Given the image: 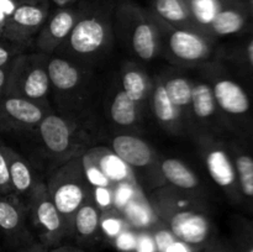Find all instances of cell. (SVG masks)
I'll return each instance as SVG.
<instances>
[{
	"instance_id": "14",
	"label": "cell",
	"mask_w": 253,
	"mask_h": 252,
	"mask_svg": "<svg viewBox=\"0 0 253 252\" xmlns=\"http://www.w3.org/2000/svg\"><path fill=\"white\" fill-rule=\"evenodd\" d=\"M49 82L59 90H71L79 83V72L73 64L62 58H53L49 61L48 67Z\"/></svg>"
},
{
	"instance_id": "10",
	"label": "cell",
	"mask_w": 253,
	"mask_h": 252,
	"mask_svg": "<svg viewBox=\"0 0 253 252\" xmlns=\"http://www.w3.org/2000/svg\"><path fill=\"white\" fill-rule=\"evenodd\" d=\"M247 12L239 2L227 1L215 16L210 27L219 36H230L242 31L246 26Z\"/></svg>"
},
{
	"instance_id": "13",
	"label": "cell",
	"mask_w": 253,
	"mask_h": 252,
	"mask_svg": "<svg viewBox=\"0 0 253 252\" xmlns=\"http://www.w3.org/2000/svg\"><path fill=\"white\" fill-rule=\"evenodd\" d=\"M46 19V9L35 2H20L6 19V24L20 29L39 27Z\"/></svg>"
},
{
	"instance_id": "4",
	"label": "cell",
	"mask_w": 253,
	"mask_h": 252,
	"mask_svg": "<svg viewBox=\"0 0 253 252\" xmlns=\"http://www.w3.org/2000/svg\"><path fill=\"white\" fill-rule=\"evenodd\" d=\"M106 30L103 22L96 17H85L76 22L69 34L72 48L81 54L98 51L105 42Z\"/></svg>"
},
{
	"instance_id": "18",
	"label": "cell",
	"mask_w": 253,
	"mask_h": 252,
	"mask_svg": "<svg viewBox=\"0 0 253 252\" xmlns=\"http://www.w3.org/2000/svg\"><path fill=\"white\" fill-rule=\"evenodd\" d=\"M193 111L200 119H209L215 114L217 108L212 86L207 83H199L193 86L192 101Z\"/></svg>"
},
{
	"instance_id": "35",
	"label": "cell",
	"mask_w": 253,
	"mask_h": 252,
	"mask_svg": "<svg viewBox=\"0 0 253 252\" xmlns=\"http://www.w3.org/2000/svg\"><path fill=\"white\" fill-rule=\"evenodd\" d=\"M131 195V190L128 189L127 187H120L119 188L118 193H116L115 195V202L118 203V204H124V203L127 202V199L130 198Z\"/></svg>"
},
{
	"instance_id": "19",
	"label": "cell",
	"mask_w": 253,
	"mask_h": 252,
	"mask_svg": "<svg viewBox=\"0 0 253 252\" xmlns=\"http://www.w3.org/2000/svg\"><path fill=\"white\" fill-rule=\"evenodd\" d=\"M111 119L120 126H130L137 119V103L124 90L119 91L110 108Z\"/></svg>"
},
{
	"instance_id": "39",
	"label": "cell",
	"mask_w": 253,
	"mask_h": 252,
	"mask_svg": "<svg viewBox=\"0 0 253 252\" xmlns=\"http://www.w3.org/2000/svg\"><path fill=\"white\" fill-rule=\"evenodd\" d=\"M245 54H246L247 63L253 69V37L247 42L246 48H245Z\"/></svg>"
},
{
	"instance_id": "6",
	"label": "cell",
	"mask_w": 253,
	"mask_h": 252,
	"mask_svg": "<svg viewBox=\"0 0 253 252\" xmlns=\"http://www.w3.org/2000/svg\"><path fill=\"white\" fill-rule=\"evenodd\" d=\"M113 150L121 161L131 167H145L152 160L150 146L136 136H116L113 140Z\"/></svg>"
},
{
	"instance_id": "32",
	"label": "cell",
	"mask_w": 253,
	"mask_h": 252,
	"mask_svg": "<svg viewBox=\"0 0 253 252\" xmlns=\"http://www.w3.org/2000/svg\"><path fill=\"white\" fill-rule=\"evenodd\" d=\"M234 252H253V226H249L239 236Z\"/></svg>"
},
{
	"instance_id": "15",
	"label": "cell",
	"mask_w": 253,
	"mask_h": 252,
	"mask_svg": "<svg viewBox=\"0 0 253 252\" xmlns=\"http://www.w3.org/2000/svg\"><path fill=\"white\" fill-rule=\"evenodd\" d=\"M163 175L168 182L182 189H194L198 187V178L182 161L167 158L161 165Z\"/></svg>"
},
{
	"instance_id": "11",
	"label": "cell",
	"mask_w": 253,
	"mask_h": 252,
	"mask_svg": "<svg viewBox=\"0 0 253 252\" xmlns=\"http://www.w3.org/2000/svg\"><path fill=\"white\" fill-rule=\"evenodd\" d=\"M232 160L241 199L246 200L253 209V155L245 148L235 147Z\"/></svg>"
},
{
	"instance_id": "43",
	"label": "cell",
	"mask_w": 253,
	"mask_h": 252,
	"mask_svg": "<svg viewBox=\"0 0 253 252\" xmlns=\"http://www.w3.org/2000/svg\"><path fill=\"white\" fill-rule=\"evenodd\" d=\"M249 7H250V11L253 15V0H249Z\"/></svg>"
},
{
	"instance_id": "38",
	"label": "cell",
	"mask_w": 253,
	"mask_h": 252,
	"mask_svg": "<svg viewBox=\"0 0 253 252\" xmlns=\"http://www.w3.org/2000/svg\"><path fill=\"white\" fill-rule=\"evenodd\" d=\"M207 252H234V250L224 244H212L208 247Z\"/></svg>"
},
{
	"instance_id": "28",
	"label": "cell",
	"mask_w": 253,
	"mask_h": 252,
	"mask_svg": "<svg viewBox=\"0 0 253 252\" xmlns=\"http://www.w3.org/2000/svg\"><path fill=\"white\" fill-rule=\"evenodd\" d=\"M123 86L124 91L137 103L145 96L147 83H146L145 77L140 72L131 69V71H127L124 74Z\"/></svg>"
},
{
	"instance_id": "25",
	"label": "cell",
	"mask_w": 253,
	"mask_h": 252,
	"mask_svg": "<svg viewBox=\"0 0 253 252\" xmlns=\"http://www.w3.org/2000/svg\"><path fill=\"white\" fill-rule=\"evenodd\" d=\"M165 89L177 108H185L192 101L193 86L185 78L175 77L169 79L165 84Z\"/></svg>"
},
{
	"instance_id": "20",
	"label": "cell",
	"mask_w": 253,
	"mask_h": 252,
	"mask_svg": "<svg viewBox=\"0 0 253 252\" xmlns=\"http://www.w3.org/2000/svg\"><path fill=\"white\" fill-rule=\"evenodd\" d=\"M190 16L203 26H210L226 0H185Z\"/></svg>"
},
{
	"instance_id": "23",
	"label": "cell",
	"mask_w": 253,
	"mask_h": 252,
	"mask_svg": "<svg viewBox=\"0 0 253 252\" xmlns=\"http://www.w3.org/2000/svg\"><path fill=\"white\" fill-rule=\"evenodd\" d=\"M152 106L155 115L163 124H170L178 118V108L166 91L165 85H158L153 91Z\"/></svg>"
},
{
	"instance_id": "36",
	"label": "cell",
	"mask_w": 253,
	"mask_h": 252,
	"mask_svg": "<svg viewBox=\"0 0 253 252\" xmlns=\"http://www.w3.org/2000/svg\"><path fill=\"white\" fill-rule=\"evenodd\" d=\"M11 58V52L6 46L0 43V67H5Z\"/></svg>"
},
{
	"instance_id": "31",
	"label": "cell",
	"mask_w": 253,
	"mask_h": 252,
	"mask_svg": "<svg viewBox=\"0 0 253 252\" xmlns=\"http://www.w3.org/2000/svg\"><path fill=\"white\" fill-rule=\"evenodd\" d=\"M85 172L89 182L95 185V187H108L109 183H110V179L106 177L105 173L99 167L88 166V167H85Z\"/></svg>"
},
{
	"instance_id": "2",
	"label": "cell",
	"mask_w": 253,
	"mask_h": 252,
	"mask_svg": "<svg viewBox=\"0 0 253 252\" xmlns=\"http://www.w3.org/2000/svg\"><path fill=\"white\" fill-rule=\"evenodd\" d=\"M208 172L211 179L220 188L227 192L230 197L235 200H242L237 185L236 169H235L232 156L226 151V148L215 146L207 153Z\"/></svg>"
},
{
	"instance_id": "42",
	"label": "cell",
	"mask_w": 253,
	"mask_h": 252,
	"mask_svg": "<svg viewBox=\"0 0 253 252\" xmlns=\"http://www.w3.org/2000/svg\"><path fill=\"white\" fill-rule=\"evenodd\" d=\"M52 1H53L54 4L57 5V6L63 7V6H67V5L72 4V2H73L74 0H52Z\"/></svg>"
},
{
	"instance_id": "8",
	"label": "cell",
	"mask_w": 253,
	"mask_h": 252,
	"mask_svg": "<svg viewBox=\"0 0 253 252\" xmlns=\"http://www.w3.org/2000/svg\"><path fill=\"white\" fill-rule=\"evenodd\" d=\"M0 116L25 125L39 124L43 119V114L39 106L19 96L0 98Z\"/></svg>"
},
{
	"instance_id": "16",
	"label": "cell",
	"mask_w": 253,
	"mask_h": 252,
	"mask_svg": "<svg viewBox=\"0 0 253 252\" xmlns=\"http://www.w3.org/2000/svg\"><path fill=\"white\" fill-rule=\"evenodd\" d=\"M132 46L141 59L150 61L155 57L157 49L156 30L148 21H141L136 25L132 34Z\"/></svg>"
},
{
	"instance_id": "37",
	"label": "cell",
	"mask_w": 253,
	"mask_h": 252,
	"mask_svg": "<svg viewBox=\"0 0 253 252\" xmlns=\"http://www.w3.org/2000/svg\"><path fill=\"white\" fill-rule=\"evenodd\" d=\"M7 82H9V73L5 67H0V94L6 89Z\"/></svg>"
},
{
	"instance_id": "30",
	"label": "cell",
	"mask_w": 253,
	"mask_h": 252,
	"mask_svg": "<svg viewBox=\"0 0 253 252\" xmlns=\"http://www.w3.org/2000/svg\"><path fill=\"white\" fill-rule=\"evenodd\" d=\"M11 188L9 162L2 146H0V192H6Z\"/></svg>"
},
{
	"instance_id": "41",
	"label": "cell",
	"mask_w": 253,
	"mask_h": 252,
	"mask_svg": "<svg viewBox=\"0 0 253 252\" xmlns=\"http://www.w3.org/2000/svg\"><path fill=\"white\" fill-rule=\"evenodd\" d=\"M21 252H48L47 247H44L43 245H37V246L27 247V249L22 250Z\"/></svg>"
},
{
	"instance_id": "40",
	"label": "cell",
	"mask_w": 253,
	"mask_h": 252,
	"mask_svg": "<svg viewBox=\"0 0 253 252\" xmlns=\"http://www.w3.org/2000/svg\"><path fill=\"white\" fill-rule=\"evenodd\" d=\"M48 252H84V251H82V250L77 249V247L59 246V247H53V249L48 250Z\"/></svg>"
},
{
	"instance_id": "21",
	"label": "cell",
	"mask_w": 253,
	"mask_h": 252,
	"mask_svg": "<svg viewBox=\"0 0 253 252\" xmlns=\"http://www.w3.org/2000/svg\"><path fill=\"white\" fill-rule=\"evenodd\" d=\"M74 225L76 231L82 239H90L100 226V214L98 209L90 204L82 205L77 210Z\"/></svg>"
},
{
	"instance_id": "33",
	"label": "cell",
	"mask_w": 253,
	"mask_h": 252,
	"mask_svg": "<svg viewBox=\"0 0 253 252\" xmlns=\"http://www.w3.org/2000/svg\"><path fill=\"white\" fill-rule=\"evenodd\" d=\"M95 199L98 202V204L101 205V207H109L111 204L113 197H111L108 187H96Z\"/></svg>"
},
{
	"instance_id": "17",
	"label": "cell",
	"mask_w": 253,
	"mask_h": 252,
	"mask_svg": "<svg viewBox=\"0 0 253 252\" xmlns=\"http://www.w3.org/2000/svg\"><path fill=\"white\" fill-rule=\"evenodd\" d=\"M4 151L5 155H6L7 162H9L11 187L19 193L27 192L32 184V174L29 166L21 158L17 157L11 150L4 147Z\"/></svg>"
},
{
	"instance_id": "22",
	"label": "cell",
	"mask_w": 253,
	"mask_h": 252,
	"mask_svg": "<svg viewBox=\"0 0 253 252\" xmlns=\"http://www.w3.org/2000/svg\"><path fill=\"white\" fill-rule=\"evenodd\" d=\"M156 12L172 24H183L190 17L185 0H153Z\"/></svg>"
},
{
	"instance_id": "7",
	"label": "cell",
	"mask_w": 253,
	"mask_h": 252,
	"mask_svg": "<svg viewBox=\"0 0 253 252\" xmlns=\"http://www.w3.org/2000/svg\"><path fill=\"white\" fill-rule=\"evenodd\" d=\"M35 216H36V221L39 222L40 227L42 229L43 246L47 247L49 245H56L63 236L64 227L61 214L56 209L52 200L47 199V198L40 200L36 211H35Z\"/></svg>"
},
{
	"instance_id": "34",
	"label": "cell",
	"mask_w": 253,
	"mask_h": 252,
	"mask_svg": "<svg viewBox=\"0 0 253 252\" xmlns=\"http://www.w3.org/2000/svg\"><path fill=\"white\" fill-rule=\"evenodd\" d=\"M104 229H105V231L108 232L109 235L114 236V235L118 234L119 230H120V222H119L118 220L114 219L105 220V221H104Z\"/></svg>"
},
{
	"instance_id": "9",
	"label": "cell",
	"mask_w": 253,
	"mask_h": 252,
	"mask_svg": "<svg viewBox=\"0 0 253 252\" xmlns=\"http://www.w3.org/2000/svg\"><path fill=\"white\" fill-rule=\"evenodd\" d=\"M40 135L51 152L62 153L71 145V132L66 121L57 115H48L40 123Z\"/></svg>"
},
{
	"instance_id": "24",
	"label": "cell",
	"mask_w": 253,
	"mask_h": 252,
	"mask_svg": "<svg viewBox=\"0 0 253 252\" xmlns=\"http://www.w3.org/2000/svg\"><path fill=\"white\" fill-rule=\"evenodd\" d=\"M48 74L41 68H36L29 72L25 77L22 83V91L24 95L29 99H40L43 98L49 90Z\"/></svg>"
},
{
	"instance_id": "29",
	"label": "cell",
	"mask_w": 253,
	"mask_h": 252,
	"mask_svg": "<svg viewBox=\"0 0 253 252\" xmlns=\"http://www.w3.org/2000/svg\"><path fill=\"white\" fill-rule=\"evenodd\" d=\"M124 161H121L120 158L116 156V157H113V156H108L103 160L101 162V168H103V172L105 173L106 177L109 179H115V180H121L126 177L127 174V170H126V167L124 166Z\"/></svg>"
},
{
	"instance_id": "3",
	"label": "cell",
	"mask_w": 253,
	"mask_h": 252,
	"mask_svg": "<svg viewBox=\"0 0 253 252\" xmlns=\"http://www.w3.org/2000/svg\"><path fill=\"white\" fill-rule=\"evenodd\" d=\"M217 106L224 113L236 118H247L251 113V99L246 89L230 78H221L212 86Z\"/></svg>"
},
{
	"instance_id": "1",
	"label": "cell",
	"mask_w": 253,
	"mask_h": 252,
	"mask_svg": "<svg viewBox=\"0 0 253 252\" xmlns=\"http://www.w3.org/2000/svg\"><path fill=\"white\" fill-rule=\"evenodd\" d=\"M170 234L182 244L192 247H209L211 224L204 214L197 211H178L169 220Z\"/></svg>"
},
{
	"instance_id": "12",
	"label": "cell",
	"mask_w": 253,
	"mask_h": 252,
	"mask_svg": "<svg viewBox=\"0 0 253 252\" xmlns=\"http://www.w3.org/2000/svg\"><path fill=\"white\" fill-rule=\"evenodd\" d=\"M84 200L83 188L73 182H67L59 185L52 195V203L58 212L64 216L74 214L82 207Z\"/></svg>"
},
{
	"instance_id": "5",
	"label": "cell",
	"mask_w": 253,
	"mask_h": 252,
	"mask_svg": "<svg viewBox=\"0 0 253 252\" xmlns=\"http://www.w3.org/2000/svg\"><path fill=\"white\" fill-rule=\"evenodd\" d=\"M169 48L175 57L189 62L200 61L209 54L208 42L189 30L173 31L169 37Z\"/></svg>"
},
{
	"instance_id": "26",
	"label": "cell",
	"mask_w": 253,
	"mask_h": 252,
	"mask_svg": "<svg viewBox=\"0 0 253 252\" xmlns=\"http://www.w3.org/2000/svg\"><path fill=\"white\" fill-rule=\"evenodd\" d=\"M77 17L71 10H59L48 24V34L56 41H62L69 36L77 22Z\"/></svg>"
},
{
	"instance_id": "27",
	"label": "cell",
	"mask_w": 253,
	"mask_h": 252,
	"mask_svg": "<svg viewBox=\"0 0 253 252\" xmlns=\"http://www.w3.org/2000/svg\"><path fill=\"white\" fill-rule=\"evenodd\" d=\"M21 214L14 203L0 198V230L9 235H14L21 229Z\"/></svg>"
}]
</instances>
